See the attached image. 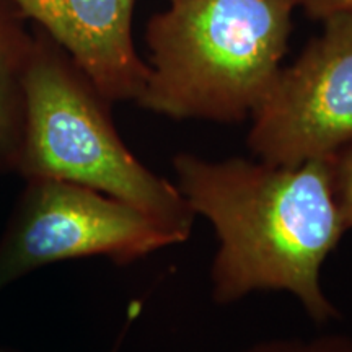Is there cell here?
<instances>
[{"instance_id":"obj_10","label":"cell","mask_w":352,"mask_h":352,"mask_svg":"<svg viewBox=\"0 0 352 352\" xmlns=\"http://www.w3.org/2000/svg\"><path fill=\"white\" fill-rule=\"evenodd\" d=\"M297 7H302L308 16L324 20L338 13L352 15V0H297Z\"/></svg>"},{"instance_id":"obj_11","label":"cell","mask_w":352,"mask_h":352,"mask_svg":"<svg viewBox=\"0 0 352 352\" xmlns=\"http://www.w3.org/2000/svg\"><path fill=\"white\" fill-rule=\"evenodd\" d=\"M23 28H26L25 20L21 19L20 13L8 6L6 0H0V32H15Z\"/></svg>"},{"instance_id":"obj_12","label":"cell","mask_w":352,"mask_h":352,"mask_svg":"<svg viewBox=\"0 0 352 352\" xmlns=\"http://www.w3.org/2000/svg\"><path fill=\"white\" fill-rule=\"evenodd\" d=\"M170 2H171V0H170Z\"/></svg>"},{"instance_id":"obj_9","label":"cell","mask_w":352,"mask_h":352,"mask_svg":"<svg viewBox=\"0 0 352 352\" xmlns=\"http://www.w3.org/2000/svg\"><path fill=\"white\" fill-rule=\"evenodd\" d=\"M241 352H352V340L346 336H321L315 340H274L250 346Z\"/></svg>"},{"instance_id":"obj_7","label":"cell","mask_w":352,"mask_h":352,"mask_svg":"<svg viewBox=\"0 0 352 352\" xmlns=\"http://www.w3.org/2000/svg\"><path fill=\"white\" fill-rule=\"evenodd\" d=\"M28 30L0 32V173H15L25 122L23 78L32 50Z\"/></svg>"},{"instance_id":"obj_2","label":"cell","mask_w":352,"mask_h":352,"mask_svg":"<svg viewBox=\"0 0 352 352\" xmlns=\"http://www.w3.org/2000/svg\"><path fill=\"white\" fill-rule=\"evenodd\" d=\"M297 0H171L145 28L148 78L135 103L171 120L235 124L283 67Z\"/></svg>"},{"instance_id":"obj_3","label":"cell","mask_w":352,"mask_h":352,"mask_svg":"<svg viewBox=\"0 0 352 352\" xmlns=\"http://www.w3.org/2000/svg\"><path fill=\"white\" fill-rule=\"evenodd\" d=\"M23 139L15 173L120 199L186 241L195 214L176 184L148 170L114 127L109 104L52 39L36 30L23 78Z\"/></svg>"},{"instance_id":"obj_8","label":"cell","mask_w":352,"mask_h":352,"mask_svg":"<svg viewBox=\"0 0 352 352\" xmlns=\"http://www.w3.org/2000/svg\"><path fill=\"white\" fill-rule=\"evenodd\" d=\"M329 184L342 227L352 228V140L327 157Z\"/></svg>"},{"instance_id":"obj_1","label":"cell","mask_w":352,"mask_h":352,"mask_svg":"<svg viewBox=\"0 0 352 352\" xmlns=\"http://www.w3.org/2000/svg\"><path fill=\"white\" fill-rule=\"evenodd\" d=\"M171 165L189 209L217 233L210 267L215 303L284 290L315 323L338 318L321 287V267L346 228L333 199L327 158L280 166L182 152Z\"/></svg>"},{"instance_id":"obj_6","label":"cell","mask_w":352,"mask_h":352,"mask_svg":"<svg viewBox=\"0 0 352 352\" xmlns=\"http://www.w3.org/2000/svg\"><path fill=\"white\" fill-rule=\"evenodd\" d=\"M67 54L108 101H138L148 64L132 36L135 0H6Z\"/></svg>"},{"instance_id":"obj_4","label":"cell","mask_w":352,"mask_h":352,"mask_svg":"<svg viewBox=\"0 0 352 352\" xmlns=\"http://www.w3.org/2000/svg\"><path fill=\"white\" fill-rule=\"evenodd\" d=\"M176 243L148 215L95 189L26 182L0 240V290L47 264L90 256L129 264Z\"/></svg>"},{"instance_id":"obj_5","label":"cell","mask_w":352,"mask_h":352,"mask_svg":"<svg viewBox=\"0 0 352 352\" xmlns=\"http://www.w3.org/2000/svg\"><path fill=\"white\" fill-rule=\"evenodd\" d=\"M323 23L292 65L280 67L250 116L248 147L258 160L297 166L352 140V15Z\"/></svg>"}]
</instances>
